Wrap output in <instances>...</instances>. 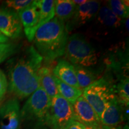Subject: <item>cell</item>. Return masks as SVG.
I'll use <instances>...</instances> for the list:
<instances>
[{"mask_svg": "<svg viewBox=\"0 0 129 129\" xmlns=\"http://www.w3.org/2000/svg\"><path fill=\"white\" fill-rule=\"evenodd\" d=\"M43 62V57L34 46L26 48L9 69V92L17 99L30 96L40 87L39 71Z\"/></svg>", "mask_w": 129, "mask_h": 129, "instance_id": "1", "label": "cell"}, {"mask_svg": "<svg viewBox=\"0 0 129 129\" xmlns=\"http://www.w3.org/2000/svg\"><path fill=\"white\" fill-rule=\"evenodd\" d=\"M68 38L64 22L54 17L37 29L34 47L43 61L49 63L64 54Z\"/></svg>", "mask_w": 129, "mask_h": 129, "instance_id": "2", "label": "cell"}, {"mask_svg": "<svg viewBox=\"0 0 129 129\" xmlns=\"http://www.w3.org/2000/svg\"><path fill=\"white\" fill-rule=\"evenodd\" d=\"M51 99L41 87L34 92L20 109L21 121L29 129H46Z\"/></svg>", "mask_w": 129, "mask_h": 129, "instance_id": "3", "label": "cell"}, {"mask_svg": "<svg viewBox=\"0 0 129 129\" xmlns=\"http://www.w3.org/2000/svg\"><path fill=\"white\" fill-rule=\"evenodd\" d=\"M82 96L100 119L106 106L116 96L115 84L109 77H102L84 89Z\"/></svg>", "mask_w": 129, "mask_h": 129, "instance_id": "4", "label": "cell"}, {"mask_svg": "<svg viewBox=\"0 0 129 129\" xmlns=\"http://www.w3.org/2000/svg\"><path fill=\"white\" fill-rule=\"evenodd\" d=\"M64 55L68 61L73 65L85 68L95 65L98 60L94 48L79 34L68 37Z\"/></svg>", "mask_w": 129, "mask_h": 129, "instance_id": "5", "label": "cell"}, {"mask_svg": "<svg viewBox=\"0 0 129 129\" xmlns=\"http://www.w3.org/2000/svg\"><path fill=\"white\" fill-rule=\"evenodd\" d=\"M74 120L73 108L69 102L60 95L51 99L46 129H66Z\"/></svg>", "mask_w": 129, "mask_h": 129, "instance_id": "6", "label": "cell"}, {"mask_svg": "<svg viewBox=\"0 0 129 129\" xmlns=\"http://www.w3.org/2000/svg\"><path fill=\"white\" fill-rule=\"evenodd\" d=\"M101 4L99 1L91 0L86 1L77 6L74 16L65 25L68 32L79 28L93 19L97 16Z\"/></svg>", "mask_w": 129, "mask_h": 129, "instance_id": "7", "label": "cell"}, {"mask_svg": "<svg viewBox=\"0 0 129 129\" xmlns=\"http://www.w3.org/2000/svg\"><path fill=\"white\" fill-rule=\"evenodd\" d=\"M20 121V108L18 99H10L0 107L1 129H18Z\"/></svg>", "mask_w": 129, "mask_h": 129, "instance_id": "8", "label": "cell"}, {"mask_svg": "<svg viewBox=\"0 0 129 129\" xmlns=\"http://www.w3.org/2000/svg\"><path fill=\"white\" fill-rule=\"evenodd\" d=\"M72 108L75 121L83 124L85 127L101 129L99 118L83 96H81L72 105Z\"/></svg>", "mask_w": 129, "mask_h": 129, "instance_id": "9", "label": "cell"}, {"mask_svg": "<svg viewBox=\"0 0 129 129\" xmlns=\"http://www.w3.org/2000/svg\"><path fill=\"white\" fill-rule=\"evenodd\" d=\"M0 32L12 39L20 37L22 25L17 13L6 8H0Z\"/></svg>", "mask_w": 129, "mask_h": 129, "instance_id": "10", "label": "cell"}, {"mask_svg": "<svg viewBox=\"0 0 129 129\" xmlns=\"http://www.w3.org/2000/svg\"><path fill=\"white\" fill-rule=\"evenodd\" d=\"M22 27L27 39L33 41L35 33L39 28V9L37 1H34L31 5L18 13Z\"/></svg>", "mask_w": 129, "mask_h": 129, "instance_id": "11", "label": "cell"}, {"mask_svg": "<svg viewBox=\"0 0 129 129\" xmlns=\"http://www.w3.org/2000/svg\"><path fill=\"white\" fill-rule=\"evenodd\" d=\"M124 108L117 95L108 103L102 114L100 121L101 126L114 127L121 125L124 120Z\"/></svg>", "mask_w": 129, "mask_h": 129, "instance_id": "12", "label": "cell"}, {"mask_svg": "<svg viewBox=\"0 0 129 129\" xmlns=\"http://www.w3.org/2000/svg\"><path fill=\"white\" fill-rule=\"evenodd\" d=\"M53 75L61 81L80 89L74 65L67 60L60 59L52 70Z\"/></svg>", "mask_w": 129, "mask_h": 129, "instance_id": "13", "label": "cell"}, {"mask_svg": "<svg viewBox=\"0 0 129 129\" xmlns=\"http://www.w3.org/2000/svg\"><path fill=\"white\" fill-rule=\"evenodd\" d=\"M40 87L47 93L50 99L58 95V91L54 75L47 66H42L39 71Z\"/></svg>", "mask_w": 129, "mask_h": 129, "instance_id": "14", "label": "cell"}, {"mask_svg": "<svg viewBox=\"0 0 129 129\" xmlns=\"http://www.w3.org/2000/svg\"><path fill=\"white\" fill-rule=\"evenodd\" d=\"M77 6L71 0H57L54 4L55 16L63 22H68L75 13Z\"/></svg>", "mask_w": 129, "mask_h": 129, "instance_id": "15", "label": "cell"}, {"mask_svg": "<svg viewBox=\"0 0 129 129\" xmlns=\"http://www.w3.org/2000/svg\"><path fill=\"white\" fill-rule=\"evenodd\" d=\"M54 77L56 86L59 94L63 98L69 102L71 104L74 105L77 99L83 94V90L74 87L67 84L61 81L59 79Z\"/></svg>", "mask_w": 129, "mask_h": 129, "instance_id": "16", "label": "cell"}, {"mask_svg": "<svg viewBox=\"0 0 129 129\" xmlns=\"http://www.w3.org/2000/svg\"><path fill=\"white\" fill-rule=\"evenodd\" d=\"M97 15L98 21L106 26L117 28L121 23L122 19L114 13L108 6L100 7Z\"/></svg>", "mask_w": 129, "mask_h": 129, "instance_id": "17", "label": "cell"}, {"mask_svg": "<svg viewBox=\"0 0 129 129\" xmlns=\"http://www.w3.org/2000/svg\"><path fill=\"white\" fill-rule=\"evenodd\" d=\"M75 68L77 81L81 90H83L98 80L97 75L88 68L74 65Z\"/></svg>", "mask_w": 129, "mask_h": 129, "instance_id": "18", "label": "cell"}, {"mask_svg": "<svg viewBox=\"0 0 129 129\" xmlns=\"http://www.w3.org/2000/svg\"><path fill=\"white\" fill-rule=\"evenodd\" d=\"M38 6L39 9V28L44 24L47 23L55 16L54 4L53 0H38Z\"/></svg>", "mask_w": 129, "mask_h": 129, "instance_id": "19", "label": "cell"}, {"mask_svg": "<svg viewBox=\"0 0 129 129\" xmlns=\"http://www.w3.org/2000/svg\"><path fill=\"white\" fill-rule=\"evenodd\" d=\"M115 93L118 99L125 107H128L129 104V79L125 77L118 80L115 84Z\"/></svg>", "mask_w": 129, "mask_h": 129, "instance_id": "20", "label": "cell"}, {"mask_svg": "<svg viewBox=\"0 0 129 129\" xmlns=\"http://www.w3.org/2000/svg\"><path fill=\"white\" fill-rule=\"evenodd\" d=\"M108 7L120 19H128L129 15L128 1L111 0L108 1Z\"/></svg>", "mask_w": 129, "mask_h": 129, "instance_id": "21", "label": "cell"}, {"mask_svg": "<svg viewBox=\"0 0 129 129\" xmlns=\"http://www.w3.org/2000/svg\"><path fill=\"white\" fill-rule=\"evenodd\" d=\"M19 46L12 43L0 44V63L4 62L18 50Z\"/></svg>", "mask_w": 129, "mask_h": 129, "instance_id": "22", "label": "cell"}, {"mask_svg": "<svg viewBox=\"0 0 129 129\" xmlns=\"http://www.w3.org/2000/svg\"><path fill=\"white\" fill-rule=\"evenodd\" d=\"M34 1L31 0H7L4 2V8L14 11L18 14L19 12L31 5Z\"/></svg>", "mask_w": 129, "mask_h": 129, "instance_id": "23", "label": "cell"}, {"mask_svg": "<svg viewBox=\"0 0 129 129\" xmlns=\"http://www.w3.org/2000/svg\"><path fill=\"white\" fill-rule=\"evenodd\" d=\"M8 80L5 74L0 69V102L1 101L7 91Z\"/></svg>", "mask_w": 129, "mask_h": 129, "instance_id": "24", "label": "cell"}, {"mask_svg": "<svg viewBox=\"0 0 129 129\" xmlns=\"http://www.w3.org/2000/svg\"><path fill=\"white\" fill-rule=\"evenodd\" d=\"M85 127V126L83 124L80 123L77 121L74 120L69 124L66 129H84Z\"/></svg>", "mask_w": 129, "mask_h": 129, "instance_id": "25", "label": "cell"}, {"mask_svg": "<svg viewBox=\"0 0 129 129\" xmlns=\"http://www.w3.org/2000/svg\"><path fill=\"white\" fill-rule=\"evenodd\" d=\"M9 38H7V37L5 36L4 35H3V34L0 32V44L8 43V42H9Z\"/></svg>", "mask_w": 129, "mask_h": 129, "instance_id": "26", "label": "cell"}, {"mask_svg": "<svg viewBox=\"0 0 129 129\" xmlns=\"http://www.w3.org/2000/svg\"><path fill=\"white\" fill-rule=\"evenodd\" d=\"M101 129H123V127L122 126L121 124L114 127L101 126Z\"/></svg>", "mask_w": 129, "mask_h": 129, "instance_id": "27", "label": "cell"}, {"mask_svg": "<svg viewBox=\"0 0 129 129\" xmlns=\"http://www.w3.org/2000/svg\"><path fill=\"white\" fill-rule=\"evenodd\" d=\"M72 1H73L74 3L77 6H80V5L83 4V3H84L85 1H86L85 0H80V1H79V0H72Z\"/></svg>", "mask_w": 129, "mask_h": 129, "instance_id": "28", "label": "cell"}, {"mask_svg": "<svg viewBox=\"0 0 129 129\" xmlns=\"http://www.w3.org/2000/svg\"><path fill=\"white\" fill-rule=\"evenodd\" d=\"M84 129H97V128H92V127H85Z\"/></svg>", "mask_w": 129, "mask_h": 129, "instance_id": "29", "label": "cell"}, {"mask_svg": "<svg viewBox=\"0 0 129 129\" xmlns=\"http://www.w3.org/2000/svg\"><path fill=\"white\" fill-rule=\"evenodd\" d=\"M123 129H128V125H125V127H123Z\"/></svg>", "mask_w": 129, "mask_h": 129, "instance_id": "30", "label": "cell"}]
</instances>
